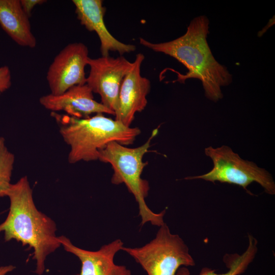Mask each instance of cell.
Here are the masks:
<instances>
[{"label":"cell","instance_id":"obj_1","mask_svg":"<svg viewBox=\"0 0 275 275\" xmlns=\"http://www.w3.org/2000/svg\"><path fill=\"white\" fill-rule=\"evenodd\" d=\"M209 21L204 15L194 18L186 33L173 40L153 43L141 38V45L155 52L169 55L182 64L187 69L186 74L177 72L173 82H184L188 78H197L202 83L205 96L216 102L223 95L221 87L232 81V75L227 67L213 57L207 41Z\"/></svg>","mask_w":275,"mask_h":275},{"label":"cell","instance_id":"obj_2","mask_svg":"<svg viewBox=\"0 0 275 275\" xmlns=\"http://www.w3.org/2000/svg\"><path fill=\"white\" fill-rule=\"evenodd\" d=\"M7 197L10 200L9 210L5 220L0 224V233H4L6 241L14 239L34 250L35 272L41 275L47 257L61 246L56 234V224L37 209L26 176L11 184Z\"/></svg>","mask_w":275,"mask_h":275},{"label":"cell","instance_id":"obj_3","mask_svg":"<svg viewBox=\"0 0 275 275\" xmlns=\"http://www.w3.org/2000/svg\"><path fill=\"white\" fill-rule=\"evenodd\" d=\"M51 116L56 120L64 142L69 146L70 163L98 160L99 152L111 142L126 146L133 144L141 133L139 128L126 126L103 114L82 119L56 112H51Z\"/></svg>","mask_w":275,"mask_h":275},{"label":"cell","instance_id":"obj_4","mask_svg":"<svg viewBox=\"0 0 275 275\" xmlns=\"http://www.w3.org/2000/svg\"><path fill=\"white\" fill-rule=\"evenodd\" d=\"M157 133V128L153 130L147 142L136 148H128L116 142H111L99 155L98 160L112 166V183L116 185L125 184L129 192L134 197L139 205L141 226L150 222L152 225L160 227L164 223L163 217L166 210L155 213L146 204L145 198L148 195L150 186L148 182L141 177L148 163L144 162L143 157L149 152L151 140Z\"/></svg>","mask_w":275,"mask_h":275},{"label":"cell","instance_id":"obj_5","mask_svg":"<svg viewBox=\"0 0 275 275\" xmlns=\"http://www.w3.org/2000/svg\"><path fill=\"white\" fill-rule=\"evenodd\" d=\"M155 237L140 248L123 247L148 275H175L182 266H192L195 262L183 240L171 232L164 223L159 227Z\"/></svg>","mask_w":275,"mask_h":275},{"label":"cell","instance_id":"obj_6","mask_svg":"<svg viewBox=\"0 0 275 275\" xmlns=\"http://www.w3.org/2000/svg\"><path fill=\"white\" fill-rule=\"evenodd\" d=\"M205 154L212 160L213 167L205 174L187 177L185 179H201L214 182L219 181L238 185L248 191L246 187L256 182L268 194H275V183L271 175L254 162L242 159L228 146L206 148Z\"/></svg>","mask_w":275,"mask_h":275},{"label":"cell","instance_id":"obj_7","mask_svg":"<svg viewBox=\"0 0 275 275\" xmlns=\"http://www.w3.org/2000/svg\"><path fill=\"white\" fill-rule=\"evenodd\" d=\"M89 58L88 48L81 42L69 43L61 50L46 74L50 94L60 95L73 86L86 84Z\"/></svg>","mask_w":275,"mask_h":275},{"label":"cell","instance_id":"obj_8","mask_svg":"<svg viewBox=\"0 0 275 275\" xmlns=\"http://www.w3.org/2000/svg\"><path fill=\"white\" fill-rule=\"evenodd\" d=\"M88 65L90 70L86 84L93 93L99 95L101 103L115 113L122 81L133 62L121 56L116 58L108 56L96 59L89 57Z\"/></svg>","mask_w":275,"mask_h":275},{"label":"cell","instance_id":"obj_9","mask_svg":"<svg viewBox=\"0 0 275 275\" xmlns=\"http://www.w3.org/2000/svg\"><path fill=\"white\" fill-rule=\"evenodd\" d=\"M145 57L138 53L131 69L124 77L119 90L115 120L130 127L135 114L143 111L147 104V96L151 89L150 80L141 74Z\"/></svg>","mask_w":275,"mask_h":275},{"label":"cell","instance_id":"obj_10","mask_svg":"<svg viewBox=\"0 0 275 275\" xmlns=\"http://www.w3.org/2000/svg\"><path fill=\"white\" fill-rule=\"evenodd\" d=\"M58 239L66 251L80 260L79 275H131V271L125 266L114 262L116 254L123 247V242L119 239L102 245L96 251L79 248L63 235L58 236Z\"/></svg>","mask_w":275,"mask_h":275},{"label":"cell","instance_id":"obj_11","mask_svg":"<svg viewBox=\"0 0 275 275\" xmlns=\"http://www.w3.org/2000/svg\"><path fill=\"white\" fill-rule=\"evenodd\" d=\"M39 102L52 112L63 111L76 118H87L93 114L115 115L114 112L94 99L92 91L86 84L73 86L60 95L42 96Z\"/></svg>","mask_w":275,"mask_h":275},{"label":"cell","instance_id":"obj_12","mask_svg":"<svg viewBox=\"0 0 275 275\" xmlns=\"http://www.w3.org/2000/svg\"><path fill=\"white\" fill-rule=\"evenodd\" d=\"M75 12L81 25L90 32H95L100 42V52L108 56L110 51L121 55L135 51L134 45L125 44L115 38L106 28L104 21L106 8L102 0H73Z\"/></svg>","mask_w":275,"mask_h":275},{"label":"cell","instance_id":"obj_13","mask_svg":"<svg viewBox=\"0 0 275 275\" xmlns=\"http://www.w3.org/2000/svg\"><path fill=\"white\" fill-rule=\"evenodd\" d=\"M30 17L20 0H0V26L17 44L35 48L37 41L31 30Z\"/></svg>","mask_w":275,"mask_h":275},{"label":"cell","instance_id":"obj_14","mask_svg":"<svg viewBox=\"0 0 275 275\" xmlns=\"http://www.w3.org/2000/svg\"><path fill=\"white\" fill-rule=\"evenodd\" d=\"M249 244L246 250L241 254H226L224 262L229 270L223 273H217L215 270L207 267L202 269L198 275H240L247 269L253 261L257 253V240L251 235H248ZM175 275H190L185 267H180Z\"/></svg>","mask_w":275,"mask_h":275},{"label":"cell","instance_id":"obj_15","mask_svg":"<svg viewBox=\"0 0 275 275\" xmlns=\"http://www.w3.org/2000/svg\"><path fill=\"white\" fill-rule=\"evenodd\" d=\"M14 161V155L8 149L5 139L0 137V198L7 196L12 184L11 179Z\"/></svg>","mask_w":275,"mask_h":275},{"label":"cell","instance_id":"obj_16","mask_svg":"<svg viewBox=\"0 0 275 275\" xmlns=\"http://www.w3.org/2000/svg\"><path fill=\"white\" fill-rule=\"evenodd\" d=\"M11 74L9 68L7 66L0 67V94L11 86Z\"/></svg>","mask_w":275,"mask_h":275},{"label":"cell","instance_id":"obj_17","mask_svg":"<svg viewBox=\"0 0 275 275\" xmlns=\"http://www.w3.org/2000/svg\"><path fill=\"white\" fill-rule=\"evenodd\" d=\"M45 0H20L21 7L25 14L30 17L33 8L38 5L45 3Z\"/></svg>","mask_w":275,"mask_h":275},{"label":"cell","instance_id":"obj_18","mask_svg":"<svg viewBox=\"0 0 275 275\" xmlns=\"http://www.w3.org/2000/svg\"><path fill=\"white\" fill-rule=\"evenodd\" d=\"M15 267L12 265L0 266V275H7L14 270Z\"/></svg>","mask_w":275,"mask_h":275}]
</instances>
